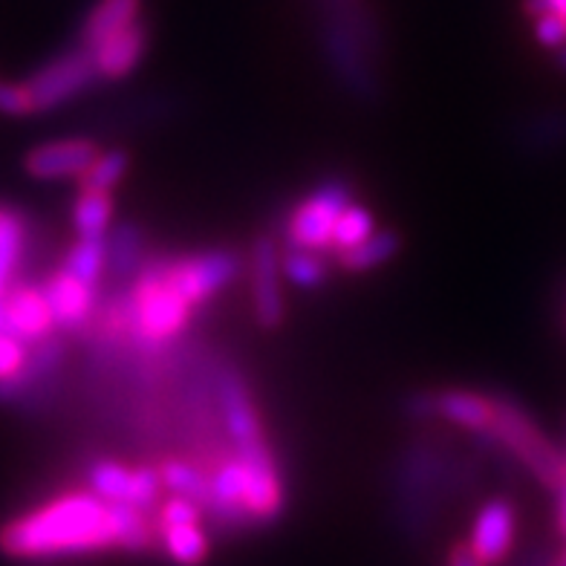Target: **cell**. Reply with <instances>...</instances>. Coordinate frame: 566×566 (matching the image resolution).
Returning <instances> with one entry per match:
<instances>
[{"instance_id": "obj_1", "label": "cell", "mask_w": 566, "mask_h": 566, "mask_svg": "<svg viewBox=\"0 0 566 566\" xmlns=\"http://www.w3.org/2000/svg\"><path fill=\"white\" fill-rule=\"evenodd\" d=\"M0 552L27 564H59L119 552L113 503L87 489L55 494L0 526Z\"/></svg>"}, {"instance_id": "obj_2", "label": "cell", "mask_w": 566, "mask_h": 566, "mask_svg": "<svg viewBox=\"0 0 566 566\" xmlns=\"http://www.w3.org/2000/svg\"><path fill=\"white\" fill-rule=\"evenodd\" d=\"M125 292L127 342L165 350V344L177 342L195 321L197 306L174 286L168 277L165 258H148L139 275Z\"/></svg>"}, {"instance_id": "obj_3", "label": "cell", "mask_w": 566, "mask_h": 566, "mask_svg": "<svg viewBox=\"0 0 566 566\" xmlns=\"http://www.w3.org/2000/svg\"><path fill=\"white\" fill-rule=\"evenodd\" d=\"M483 440L494 442L503 454L521 462L523 469L549 492H558L564 485L566 454L514 399L494 396V422L483 433Z\"/></svg>"}, {"instance_id": "obj_4", "label": "cell", "mask_w": 566, "mask_h": 566, "mask_svg": "<svg viewBox=\"0 0 566 566\" xmlns=\"http://www.w3.org/2000/svg\"><path fill=\"white\" fill-rule=\"evenodd\" d=\"M353 202V188L347 179L329 177L315 186L304 200L292 206L286 226H283V243L295 249H313L327 254L333 249V231L338 217Z\"/></svg>"}, {"instance_id": "obj_5", "label": "cell", "mask_w": 566, "mask_h": 566, "mask_svg": "<svg viewBox=\"0 0 566 566\" xmlns=\"http://www.w3.org/2000/svg\"><path fill=\"white\" fill-rule=\"evenodd\" d=\"M206 512L195 500L171 494L154 512L157 523V549L174 566H202L211 558V535L202 526Z\"/></svg>"}, {"instance_id": "obj_6", "label": "cell", "mask_w": 566, "mask_h": 566, "mask_svg": "<svg viewBox=\"0 0 566 566\" xmlns=\"http://www.w3.org/2000/svg\"><path fill=\"white\" fill-rule=\"evenodd\" d=\"M211 388L223 431L234 451H247L254 446H266V428H263L261 408L254 402L249 381L240 376L238 367L220 365L211 373Z\"/></svg>"}, {"instance_id": "obj_7", "label": "cell", "mask_w": 566, "mask_h": 566, "mask_svg": "<svg viewBox=\"0 0 566 566\" xmlns=\"http://www.w3.org/2000/svg\"><path fill=\"white\" fill-rule=\"evenodd\" d=\"M96 82H102V75L96 70V61L87 46H75L70 53L59 55V59L46 61L44 67L23 82L27 93L32 98V111L50 113L55 107L67 105L70 98L82 96Z\"/></svg>"}, {"instance_id": "obj_8", "label": "cell", "mask_w": 566, "mask_h": 566, "mask_svg": "<svg viewBox=\"0 0 566 566\" xmlns=\"http://www.w3.org/2000/svg\"><path fill=\"white\" fill-rule=\"evenodd\" d=\"M168 277L195 306L209 304L226 286L238 281L243 272V261L231 249H206V252L165 258Z\"/></svg>"}, {"instance_id": "obj_9", "label": "cell", "mask_w": 566, "mask_h": 566, "mask_svg": "<svg viewBox=\"0 0 566 566\" xmlns=\"http://www.w3.org/2000/svg\"><path fill=\"white\" fill-rule=\"evenodd\" d=\"M249 290H252L254 321L263 329H277L286 318L283 301V249L275 234H261L249 252Z\"/></svg>"}, {"instance_id": "obj_10", "label": "cell", "mask_w": 566, "mask_h": 566, "mask_svg": "<svg viewBox=\"0 0 566 566\" xmlns=\"http://www.w3.org/2000/svg\"><path fill=\"white\" fill-rule=\"evenodd\" d=\"M413 419H442L460 431L483 437L494 422V396L469 388H446L433 394H419L408 405Z\"/></svg>"}, {"instance_id": "obj_11", "label": "cell", "mask_w": 566, "mask_h": 566, "mask_svg": "<svg viewBox=\"0 0 566 566\" xmlns=\"http://www.w3.org/2000/svg\"><path fill=\"white\" fill-rule=\"evenodd\" d=\"M3 329L27 344L44 342L59 333L44 286H35L30 281H15L9 286L3 295Z\"/></svg>"}, {"instance_id": "obj_12", "label": "cell", "mask_w": 566, "mask_h": 566, "mask_svg": "<svg viewBox=\"0 0 566 566\" xmlns=\"http://www.w3.org/2000/svg\"><path fill=\"white\" fill-rule=\"evenodd\" d=\"M514 535H517V509L506 497H492L480 506L465 544L478 555L480 564L494 566L509 558V552L514 549Z\"/></svg>"}, {"instance_id": "obj_13", "label": "cell", "mask_w": 566, "mask_h": 566, "mask_svg": "<svg viewBox=\"0 0 566 566\" xmlns=\"http://www.w3.org/2000/svg\"><path fill=\"white\" fill-rule=\"evenodd\" d=\"M98 154H102L98 142L84 139V136L44 142V145H38L23 157V171L30 174L32 179H44V182L70 177L78 179L90 165L96 163Z\"/></svg>"}, {"instance_id": "obj_14", "label": "cell", "mask_w": 566, "mask_h": 566, "mask_svg": "<svg viewBox=\"0 0 566 566\" xmlns=\"http://www.w3.org/2000/svg\"><path fill=\"white\" fill-rule=\"evenodd\" d=\"M46 298L55 313V324H59L61 333H78V329L90 327L93 324V315H96L98 306V290L90 286V283L78 281L75 275H70L67 269H55L53 275L46 277L44 283Z\"/></svg>"}, {"instance_id": "obj_15", "label": "cell", "mask_w": 566, "mask_h": 566, "mask_svg": "<svg viewBox=\"0 0 566 566\" xmlns=\"http://www.w3.org/2000/svg\"><path fill=\"white\" fill-rule=\"evenodd\" d=\"M150 44V30L145 21H136L125 27L122 32L111 35L98 46H93V61L102 75V82H119L125 75L134 73L139 67V61L145 59Z\"/></svg>"}, {"instance_id": "obj_16", "label": "cell", "mask_w": 566, "mask_h": 566, "mask_svg": "<svg viewBox=\"0 0 566 566\" xmlns=\"http://www.w3.org/2000/svg\"><path fill=\"white\" fill-rule=\"evenodd\" d=\"M136 21H142L139 0H98L96 7L90 9V15L84 18L78 44L93 50V46H98L102 41H107V38Z\"/></svg>"}, {"instance_id": "obj_17", "label": "cell", "mask_w": 566, "mask_h": 566, "mask_svg": "<svg viewBox=\"0 0 566 566\" xmlns=\"http://www.w3.org/2000/svg\"><path fill=\"white\" fill-rule=\"evenodd\" d=\"M148 263V247H145V234L136 223H125L113 231L107 240V281L130 286L127 277L139 275V269Z\"/></svg>"}, {"instance_id": "obj_18", "label": "cell", "mask_w": 566, "mask_h": 566, "mask_svg": "<svg viewBox=\"0 0 566 566\" xmlns=\"http://www.w3.org/2000/svg\"><path fill=\"white\" fill-rule=\"evenodd\" d=\"M157 471L165 492L195 500L202 512L209 509V474L197 457H163L157 462Z\"/></svg>"}, {"instance_id": "obj_19", "label": "cell", "mask_w": 566, "mask_h": 566, "mask_svg": "<svg viewBox=\"0 0 566 566\" xmlns=\"http://www.w3.org/2000/svg\"><path fill=\"white\" fill-rule=\"evenodd\" d=\"M113 202L111 191H96V188H78V197L70 209V223H73L78 238H107V229L113 223Z\"/></svg>"}, {"instance_id": "obj_20", "label": "cell", "mask_w": 566, "mask_h": 566, "mask_svg": "<svg viewBox=\"0 0 566 566\" xmlns=\"http://www.w3.org/2000/svg\"><path fill=\"white\" fill-rule=\"evenodd\" d=\"M27 217L15 209H0V298L15 283V272L27 252Z\"/></svg>"}, {"instance_id": "obj_21", "label": "cell", "mask_w": 566, "mask_h": 566, "mask_svg": "<svg viewBox=\"0 0 566 566\" xmlns=\"http://www.w3.org/2000/svg\"><path fill=\"white\" fill-rule=\"evenodd\" d=\"M402 249V238L390 229H376L365 243H358L356 249H347V252L336 254V263L344 272H370V269H379L381 263L394 261L396 254Z\"/></svg>"}, {"instance_id": "obj_22", "label": "cell", "mask_w": 566, "mask_h": 566, "mask_svg": "<svg viewBox=\"0 0 566 566\" xmlns=\"http://www.w3.org/2000/svg\"><path fill=\"white\" fill-rule=\"evenodd\" d=\"M87 492L107 503H130V489H134V469H127L119 460H96L84 474Z\"/></svg>"}, {"instance_id": "obj_23", "label": "cell", "mask_w": 566, "mask_h": 566, "mask_svg": "<svg viewBox=\"0 0 566 566\" xmlns=\"http://www.w3.org/2000/svg\"><path fill=\"white\" fill-rule=\"evenodd\" d=\"M70 275L102 290V281L107 277V240L105 238H78L64 254V263Z\"/></svg>"}, {"instance_id": "obj_24", "label": "cell", "mask_w": 566, "mask_h": 566, "mask_svg": "<svg viewBox=\"0 0 566 566\" xmlns=\"http://www.w3.org/2000/svg\"><path fill=\"white\" fill-rule=\"evenodd\" d=\"M283 277L298 290H318L329 281V261L324 252L295 249L283 243Z\"/></svg>"}, {"instance_id": "obj_25", "label": "cell", "mask_w": 566, "mask_h": 566, "mask_svg": "<svg viewBox=\"0 0 566 566\" xmlns=\"http://www.w3.org/2000/svg\"><path fill=\"white\" fill-rule=\"evenodd\" d=\"M373 231H376V217H373V211L367 206H361V202H350L342 211V217H338L329 254L336 258V254L347 252V249H356L358 243H365L370 238Z\"/></svg>"}, {"instance_id": "obj_26", "label": "cell", "mask_w": 566, "mask_h": 566, "mask_svg": "<svg viewBox=\"0 0 566 566\" xmlns=\"http://www.w3.org/2000/svg\"><path fill=\"white\" fill-rule=\"evenodd\" d=\"M130 168V157L125 150H102L96 163L78 177V188H96V191H113L125 179Z\"/></svg>"}, {"instance_id": "obj_27", "label": "cell", "mask_w": 566, "mask_h": 566, "mask_svg": "<svg viewBox=\"0 0 566 566\" xmlns=\"http://www.w3.org/2000/svg\"><path fill=\"white\" fill-rule=\"evenodd\" d=\"M0 113L3 116H35L32 98L23 84L0 82Z\"/></svg>"}, {"instance_id": "obj_28", "label": "cell", "mask_w": 566, "mask_h": 566, "mask_svg": "<svg viewBox=\"0 0 566 566\" xmlns=\"http://www.w3.org/2000/svg\"><path fill=\"white\" fill-rule=\"evenodd\" d=\"M523 12L530 18L552 15L566 32V0H523Z\"/></svg>"}, {"instance_id": "obj_29", "label": "cell", "mask_w": 566, "mask_h": 566, "mask_svg": "<svg viewBox=\"0 0 566 566\" xmlns=\"http://www.w3.org/2000/svg\"><path fill=\"white\" fill-rule=\"evenodd\" d=\"M448 566H483V564H480L478 555L471 552L469 544H454L451 558H448Z\"/></svg>"}, {"instance_id": "obj_30", "label": "cell", "mask_w": 566, "mask_h": 566, "mask_svg": "<svg viewBox=\"0 0 566 566\" xmlns=\"http://www.w3.org/2000/svg\"><path fill=\"white\" fill-rule=\"evenodd\" d=\"M558 530L566 537V480L558 489Z\"/></svg>"}, {"instance_id": "obj_31", "label": "cell", "mask_w": 566, "mask_h": 566, "mask_svg": "<svg viewBox=\"0 0 566 566\" xmlns=\"http://www.w3.org/2000/svg\"><path fill=\"white\" fill-rule=\"evenodd\" d=\"M546 566H566V549L558 552V555H555V558H552Z\"/></svg>"}, {"instance_id": "obj_32", "label": "cell", "mask_w": 566, "mask_h": 566, "mask_svg": "<svg viewBox=\"0 0 566 566\" xmlns=\"http://www.w3.org/2000/svg\"><path fill=\"white\" fill-rule=\"evenodd\" d=\"M555 61H558V67L566 73V46H564V50H558V53H555Z\"/></svg>"}]
</instances>
